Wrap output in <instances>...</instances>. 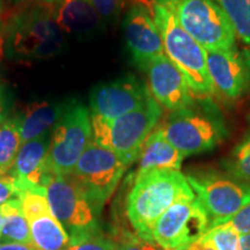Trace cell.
Wrapping results in <instances>:
<instances>
[{
	"instance_id": "d590c367",
	"label": "cell",
	"mask_w": 250,
	"mask_h": 250,
	"mask_svg": "<svg viewBox=\"0 0 250 250\" xmlns=\"http://www.w3.org/2000/svg\"><path fill=\"white\" fill-rule=\"evenodd\" d=\"M151 4H161V5H167L171 4V2L176 1V0H149Z\"/></svg>"
},
{
	"instance_id": "836d02e7",
	"label": "cell",
	"mask_w": 250,
	"mask_h": 250,
	"mask_svg": "<svg viewBox=\"0 0 250 250\" xmlns=\"http://www.w3.org/2000/svg\"><path fill=\"white\" fill-rule=\"evenodd\" d=\"M7 120V107H6V102L4 94L0 95V125Z\"/></svg>"
},
{
	"instance_id": "2e32d148",
	"label": "cell",
	"mask_w": 250,
	"mask_h": 250,
	"mask_svg": "<svg viewBox=\"0 0 250 250\" xmlns=\"http://www.w3.org/2000/svg\"><path fill=\"white\" fill-rule=\"evenodd\" d=\"M151 96L168 111H176L190 105L196 95L186 78L166 55L155 58L145 68Z\"/></svg>"
},
{
	"instance_id": "484cf974",
	"label": "cell",
	"mask_w": 250,
	"mask_h": 250,
	"mask_svg": "<svg viewBox=\"0 0 250 250\" xmlns=\"http://www.w3.org/2000/svg\"><path fill=\"white\" fill-rule=\"evenodd\" d=\"M218 250H239L240 234L226 226L212 227L206 232Z\"/></svg>"
},
{
	"instance_id": "e575fe53",
	"label": "cell",
	"mask_w": 250,
	"mask_h": 250,
	"mask_svg": "<svg viewBox=\"0 0 250 250\" xmlns=\"http://www.w3.org/2000/svg\"><path fill=\"white\" fill-rule=\"evenodd\" d=\"M239 250H250V233L240 235Z\"/></svg>"
},
{
	"instance_id": "74e56055",
	"label": "cell",
	"mask_w": 250,
	"mask_h": 250,
	"mask_svg": "<svg viewBox=\"0 0 250 250\" xmlns=\"http://www.w3.org/2000/svg\"><path fill=\"white\" fill-rule=\"evenodd\" d=\"M2 221H4V219H2V213H1V211H0V228H1V226H2Z\"/></svg>"
},
{
	"instance_id": "277c9868",
	"label": "cell",
	"mask_w": 250,
	"mask_h": 250,
	"mask_svg": "<svg viewBox=\"0 0 250 250\" xmlns=\"http://www.w3.org/2000/svg\"><path fill=\"white\" fill-rule=\"evenodd\" d=\"M151 12L160 30L165 55L181 71L192 93L196 96L214 95L206 50L183 29L169 6L152 4Z\"/></svg>"
},
{
	"instance_id": "83f0119b",
	"label": "cell",
	"mask_w": 250,
	"mask_h": 250,
	"mask_svg": "<svg viewBox=\"0 0 250 250\" xmlns=\"http://www.w3.org/2000/svg\"><path fill=\"white\" fill-rule=\"evenodd\" d=\"M104 22H116L123 11L124 0H89Z\"/></svg>"
},
{
	"instance_id": "1f68e13d",
	"label": "cell",
	"mask_w": 250,
	"mask_h": 250,
	"mask_svg": "<svg viewBox=\"0 0 250 250\" xmlns=\"http://www.w3.org/2000/svg\"><path fill=\"white\" fill-rule=\"evenodd\" d=\"M0 250H39L36 247L20 243H0Z\"/></svg>"
},
{
	"instance_id": "d4e9b609",
	"label": "cell",
	"mask_w": 250,
	"mask_h": 250,
	"mask_svg": "<svg viewBox=\"0 0 250 250\" xmlns=\"http://www.w3.org/2000/svg\"><path fill=\"white\" fill-rule=\"evenodd\" d=\"M109 236L114 243L115 250H164L158 243L147 241L137 235L133 230L123 227H115Z\"/></svg>"
},
{
	"instance_id": "8992f818",
	"label": "cell",
	"mask_w": 250,
	"mask_h": 250,
	"mask_svg": "<svg viewBox=\"0 0 250 250\" xmlns=\"http://www.w3.org/2000/svg\"><path fill=\"white\" fill-rule=\"evenodd\" d=\"M186 177L208 215L210 228L223 224L250 203V184L225 170L196 168Z\"/></svg>"
},
{
	"instance_id": "5b68a950",
	"label": "cell",
	"mask_w": 250,
	"mask_h": 250,
	"mask_svg": "<svg viewBox=\"0 0 250 250\" xmlns=\"http://www.w3.org/2000/svg\"><path fill=\"white\" fill-rule=\"evenodd\" d=\"M162 115L164 108L153 98L137 110L114 120L90 115L92 142L116 153L131 166L137 161L143 144L158 126Z\"/></svg>"
},
{
	"instance_id": "f1b7e54d",
	"label": "cell",
	"mask_w": 250,
	"mask_h": 250,
	"mask_svg": "<svg viewBox=\"0 0 250 250\" xmlns=\"http://www.w3.org/2000/svg\"><path fill=\"white\" fill-rule=\"evenodd\" d=\"M219 226H226L232 228L237 234L243 235V234L250 233V203L243 206L240 211L235 214L228 218L226 221L220 224ZM217 227V226H215Z\"/></svg>"
},
{
	"instance_id": "ffe728a7",
	"label": "cell",
	"mask_w": 250,
	"mask_h": 250,
	"mask_svg": "<svg viewBox=\"0 0 250 250\" xmlns=\"http://www.w3.org/2000/svg\"><path fill=\"white\" fill-rule=\"evenodd\" d=\"M184 156L166 138L161 125L149 133L140 148L137 164L138 170L171 169L181 170Z\"/></svg>"
},
{
	"instance_id": "3957f363",
	"label": "cell",
	"mask_w": 250,
	"mask_h": 250,
	"mask_svg": "<svg viewBox=\"0 0 250 250\" xmlns=\"http://www.w3.org/2000/svg\"><path fill=\"white\" fill-rule=\"evenodd\" d=\"M5 46L12 57L43 61L64 52L66 36L52 17L51 4L37 2L14 15L6 30Z\"/></svg>"
},
{
	"instance_id": "52a82bcc",
	"label": "cell",
	"mask_w": 250,
	"mask_h": 250,
	"mask_svg": "<svg viewBox=\"0 0 250 250\" xmlns=\"http://www.w3.org/2000/svg\"><path fill=\"white\" fill-rule=\"evenodd\" d=\"M45 196L56 219L71 241L102 232V208L93 202L68 176H54L45 186Z\"/></svg>"
},
{
	"instance_id": "4316f807",
	"label": "cell",
	"mask_w": 250,
	"mask_h": 250,
	"mask_svg": "<svg viewBox=\"0 0 250 250\" xmlns=\"http://www.w3.org/2000/svg\"><path fill=\"white\" fill-rule=\"evenodd\" d=\"M68 250H115V248L110 236L101 232L71 241Z\"/></svg>"
},
{
	"instance_id": "6da1fadb",
	"label": "cell",
	"mask_w": 250,
	"mask_h": 250,
	"mask_svg": "<svg viewBox=\"0 0 250 250\" xmlns=\"http://www.w3.org/2000/svg\"><path fill=\"white\" fill-rule=\"evenodd\" d=\"M193 197L195 193L181 170L137 171L126 197L125 213L137 235L154 242L153 229L159 218L176 202Z\"/></svg>"
},
{
	"instance_id": "9c48e42d",
	"label": "cell",
	"mask_w": 250,
	"mask_h": 250,
	"mask_svg": "<svg viewBox=\"0 0 250 250\" xmlns=\"http://www.w3.org/2000/svg\"><path fill=\"white\" fill-rule=\"evenodd\" d=\"M92 143L90 112L85 104L72 100L51 131L48 168L56 176H67Z\"/></svg>"
},
{
	"instance_id": "44dd1931",
	"label": "cell",
	"mask_w": 250,
	"mask_h": 250,
	"mask_svg": "<svg viewBox=\"0 0 250 250\" xmlns=\"http://www.w3.org/2000/svg\"><path fill=\"white\" fill-rule=\"evenodd\" d=\"M2 213V226L0 228V243H20L34 246L30 227L24 217L19 198L12 199L0 206Z\"/></svg>"
},
{
	"instance_id": "30bf717a",
	"label": "cell",
	"mask_w": 250,
	"mask_h": 250,
	"mask_svg": "<svg viewBox=\"0 0 250 250\" xmlns=\"http://www.w3.org/2000/svg\"><path fill=\"white\" fill-rule=\"evenodd\" d=\"M129 167L130 165L116 153L92 142L67 176L93 202L103 208L116 191Z\"/></svg>"
},
{
	"instance_id": "f546056e",
	"label": "cell",
	"mask_w": 250,
	"mask_h": 250,
	"mask_svg": "<svg viewBox=\"0 0 250 250\" xmlns=\"http://www.w3.org/2000/svg\"><path fill=\"white\" fill-rule=\"evenodd\" d=\"M15 198H19V191L14 179L9 174L0 175V206Z\"/></svg>"
},
{
	"instance_id": "4dcf8cb0",
	"label": "cell",
	"mask_w": 250,
	"mask_h": 250,
	"mask_svg": "<svg viewBox=\"0 0 250 250\" xmlns=\"http://www.w3.org/2000/svg\"><path fill=\"white\" fill-rule=\"evenodd\" d=\"M177 250H218L215 247L214 242L212 241V239L208 233H205L204 235L199 237V239L195 240V241L188 243V245L183 246L182 248Z\"/></svg>"
},
{
	"instance_id": "cb8c5ba5",
	"label": "cell",
	"mask_w": 250,
	"mask_h": 250,
	"mask_svg": "<svg viewBox=\"0 0 250 250\" xmlns=\"http://www.w3.org/2000/svg\"><path fill=\"white\" fill-rule=\"evenodd\" d=\"M235 29L236 36L250 49V0H215Z\"/></svg>"
},
{
	"instance_id": "7c38bea8",
	"label": "cell",
	"mask_w": 250,
	"mask_h": 250,
	"mask_svg": "<svg viewBox=\"0 0 250 250\" xmlns=\"http://www.w3.org/2000/svg\"><path fill=\"white\" fill-rule=\"evenodd\" d=\"M152 99L148 87L133 74L101 83L89 94V112L103 120H114L137 110Z\"/></svg>"
},
{
	"instance_id": "ac0fdd59",
	"label": "cell",
	"mask_w": 250,
	"mask_h": 250,
	"mask_svg": "<svg viewBox=\"0 0 250 250\" xmlns=\"http://www.w3.org/2000/svg\"><path fill=\"white\" fill-rule=\"evenodd\" d=\"M51 12L65 35L80 39L99 33L105 23L89 0H58L51 4Z\"/></svg>"
},
{
	"instance_id": "7a4b0ae2",
	"label": "cell",
	"mask_w": 250,
	"mask_h": 250,
	"mask_svg": "<svg viewBox=\"0 0 250 250\" xmlns=\"http://www.w3.org/2000/svg\"><path fill=\"white\" fill-rule=\"evenodd\" d=\"M160 125L184 158L212 151L228 136L223 112L211 96H196L190 105L169 112Z\"/></svg>"
},
{
	"instance_id": "ba28073f",
	"label": "cell",
	"mask_w": 250,
	"mask_h": 250,
	"mask_svg": "<svg viewBox=\"0 0 250 250\" xmlns=\"http://www.w3.org/2000/svg\"><path fill=\"white\" fill-rule=\"evenodd\" d=\"M183 29L206 51L228 50L236 45V33L215 0H176L167 4Z\"/></svg>"
},
{
	"instance_id": "9a60e30c",
	"label": "cell",
	"mask_w": 250,
	"mask_h": 250,
	"mask_svg": "<svg viewBox=\"0 0 250 250\" xmlns=\"http://www.w3.org/2000/svg\"><path fill=\"white\" fill-rule=\"evenodd\" d=\"M19 199L34 246L39 250H68L71 240L51 212L44 188L23 190L19 193Z\"/></svg>"
},
{
	"instance_id": "4fadbf2b",
	"label": "cell",
	"mask_w": 250,
	"mask_h": 250,
	"mask_svg": "<svg viewBox=\"0 0 250 250\" xmlns=\"http://www.w3.org/2000/svg\"><path fill=\"white\" fill-rule=\"evenodd\" d=\"M208 70L214 95L237 101L250 94V50L234 48L206 51Z\"/></svg>"
},
{
	"instance_id": "8d00e7d4",
	"label": "cell",
	"mask_w": 250,
	"mask_h": 250,
	"mask_svg": "<svg viewBox=\"0 0 250 250\" xmlns=\"http://www.w3.org/2000/svg\"><path fill=\"white\" fill-rule=\"evenodd\" d=\"M37 2H45V4H54V2L58 1V0H35Z\"/></svg>"
},
{
	"instance_id": "f35d334b",
	"label": "cell",
	"mask_w": 250,
	"mask_h": 250,
	"mask_svg": "<svg viewBox=\"0 0 250 250\" xmlns=\"http://www.w3.org/2000/svg\"><path fill=\"white\" fill-rule=\"evenodd\" d=\"M2 94L4 93H2V87H1V83H0V95H2Z\"/></svg>"
},
{
	"instance_id": "8fae6325",
	"label": "cell",
	"mask_w": 250,
	"mask_h": 250,
	"mask_svg": "<svg viewBox=\"0 0 250 250\" xmlns=\"http://www.w3.org/2000/svg\"><path fill=\"white\" fill-rule=\"evenodd\" d=\"M208 228L210 219L195 196L176 202L159 218L153 240L164 250H177L204 235Z\"/></svg>"
},
{
	"instance_id": "7402d4cb",
	"label": "cell",
	"mask_w": 250,
	"mask_h": 250,
	"mask_svg": "<svg viewBox=\"0 0 250 250\" xmlns=\"http://www.w3.org/2000/svg\"><path fill=\"white\" fill-rule=\"evenodd\" d=\"M21 145L20 118H7L0 125V175L9 174Z\"/></svg>"
},
{
	"instance_id": "603a6c76",
	"label": "cell",
	"mask_w": 250,
	"mask_h": 250,
	"mask_svg": "<svg viewBox=\"0 0 250 250\" xmlns=\"http://www.w3.org/2000/svg\"><path fill=\"white\" fill-rule=\"evenodd\" d=\"M225 171L250 184V126L221 162Z\"/></svg>"
},
{
	"instance_id": "5bb4252c",
	"label": "cell",
	"mask_w": 250,
	"mask_h": 250,
	"mask_svg": "<svg viewBox=\"0 0 250 250\" xmlns=\"http://www.w3.org/2000/svg\"><path fill=\"white\" fill-rule=\"evenodd\" d=\"M122 26L131 61L140 70L145 71L149 62L165 55L160 30L145 5L140 2L131 5Z\"/></svg>"
},
{
	"instance_id": "e0dca14e",
	"label": "cell",
	"mask_w": 250,
	"mask_h": 250,
	"mask_svg": "<svg viewBox=\"0 0 250 250\" xmlns=\"http://www.w3.org/2000/svg\"><path fill=\"white\" fill-rule=\"evenodd\" d=\"M51 132L43 134L21 145L9 175L14 179L20 193L28 189H41L54 175L48 168V155Z\"/></svg>"
},
{
	"instance_id": "d6a6232c",
	"label": "cell",
	"mask_w": 250,
	"mask_h": 250,
	"mask_svg": "<svg viewBox=\"0 0 250 250\" xmlns=\"http://www.w3.org/2000/svg\"><path fill=\"white\" fill-rule=\"evenodd\" d=\"M4 28H2L1 22V9H0V62L4 58L5 55V35H4Z\"/></svg>"
},
{
	"instance_id": "d6986e66",
	"label": "cell",
	"mask_w": 250,
	"mask_h": 250,
	"mask_svg": "<svg viewBox=\"0 0 250 250\" xmlns=\"http://www.w3.org/2000/svg\"><path fill=\"white\" fill-rule=\"evenodd\" d=\"M72 100L65 101H34L19 115L22 144L51 132Z\"/></svg>"
}]
</instances>
